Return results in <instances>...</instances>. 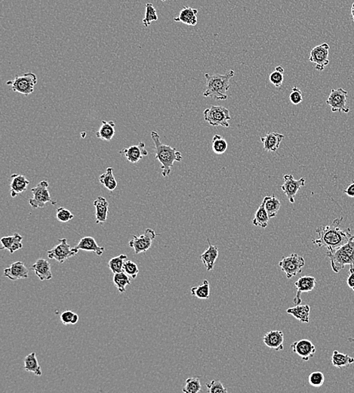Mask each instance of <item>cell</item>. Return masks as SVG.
<instances>
[{"label":"cell","instance_id":"37","mask_svg":"<svg viewBox=\"0 0 354 393\" xmlns=\"http://www.w3.org/2000/svg\"><path fill=\"white\" fill-rule=\"evenodd\" d=\"M212 147L215 154H222L228 149V142L221 135L216 134L212 138Z\"/></svg>","mask_w":354,"mask_h":393},{"label":"cell","instance_id":"18","mask_svg":"<svg viewBox=\"0 0 354 393\" xmlns=\"http://www.w3.org/2000/svg\"><path fill=\"white\" fill-rule=\"evenodd\" d=\"M263 342L268 348L276 351L284 349V334L282 331H271L265 334Z\"/></svg>","mask_w":354,"mask_h":393},{"label":"cell","instance_id":"6","mask_svg":"<svg viewBox=\"0 0 354 393\" xmlns=\"http://www.w3.org/2000/svg\"><path fill=\"white\" fill-rule=\"evenodd\" d=\"M204 119L214 127H222L228 128L231 120L228 108L222 106H211L203 112Z\"/></svg>","mask_w":354,"mask_h":393},{"label":"cell","instance_id":"17","mask_svg":"<svg viewBox=\"0 0 354 393\" xmlns=\"http://www.w3.org/2000/svg\"><path fill=\"white\" fill-rule=\"evenodd\" d=\"M28 268L22 262H15L4 270V275L11 281L28 278Z\"/></svg>","mask_w":354,"mask_h":393},{"label":"cell","instance_id":"16","mask_svg":"<svg viewBox=\"0 0 354 393\" xmlns=\"http://www.w3.org/2000/svg\"><path fill=\"white\" fill-rule=\"evenodd\" d=\"M119 154L125 156L127 161L132 164H137L143 157L148 155V151L145 148V144L142 141L138 145H132L129 148H125L119 151Z\"/></svg>","mask_w":354,"mask_h":393},{"label":"cell","instance_id":"51","mask_svg":"<svg viewBox=\"0 0 354 393\" xmlns=\"http://www.w3.org/2000/svg\"><path fill=\"white\" fill-rule=\"evenodd\" d=\"M162 2H165V1H167V0H162Z\"/></svg>","mask_w":354,"mask_h":393},{"label":"cell","instance_id":"36","mask_svg":"<svg viewBox=\"0 0 354 393\" xmlns=\"http://www.w3.org/2000/svg\"><path fill=\"white\" fill-rule=\"evenodd\" d=\"M127 260V256L120 254L117 257H114L108 262V266L114 274L123 271L124 262Z\"/></svg>","mask_w":354,"mask_h":393},{"label":"cell","instance_id":"28","mask_svg":"<svg viewBox=\"0 0 354 393\" xmlns=\"http://www.w3.org/2000/svg\"><path fill=\"white\" fill-rule=\"evenodd\" d=\"M269 220V216H268V212H267L266 209H265V201H263V202L261 203V205H260L256 212H255V217L252 220V224L255 226L265 228L268 227Z\"/></svg>","mask_w":354,"mask_h":393},{"label":"cell","instance_id":"31","mask_svg":"<svg viewBox=\"0 0 354 393\" xmlns=\"http://www.w3.org/2000/svg\"><path fill=\"white\" fill-rule=\"evenodd\" d=\"M99 181L107 189L114 191L117 187V181L114 175V169L112 167L107 168L106 172L100 175Z\"/></svg>","mask_w":354,"mask_h":393},{"label":"cell","instance_id":"4","mask_svg":"<svg viewBox=\"0 0 354 393\" xmlns=\"http://www.w3.org/2000/svg\"><path fill=\"white\" fill-rule=\"evenodd\" d=\"M234 77V71L233 70L228 71L225 74H205L206 79V89L204 91L205 97H212L216 100H227L228 95L226 92L231 88L230 80Z\"/></svg>","mask_w":354,"mask_h":393},{"label":"cell","instance_id":"2","mask_svg":"<svg viewBox=\"0 0 354 393\" xmlns=\"http://www.w3.org/2000/svg\"><path fill=\"white\" fill-rule=\"evenodd\" d=\"M151 138L155 145L156 159L158 160L161 164L162 175L163 177L168 176L171 174V169L173 167L174 163L182 161V154L177 151L176 148L162 144L159 134L156 131L151 132Z\"/></svg>","mask_w":354,"mask_h":393},{"label":"cell","instance_id":"34","mask_svg":"<svg viewBox=\"0 0 354 393\" xmlns=\"http://www.w3.org/2000/svg\"><path fill=\"white\" fill-rule=\"evenodd\" d=\"M113 281H114V285L117 287V289L121 294L125 292L126 286L131 284V281L128 278V274L124 271L114 274Z\"/></svg>","mask_w":354,"mask_h":393},{"label":"cell","instance_id":"23","mask_svg":"<svg viewBox=\"0 0 354 393\" xmlns=\"http://www.w3.org/2000/svg\"><path fill=\"white\" fill-rule=\"evenodd\" d=\"M32 269L35 272L36 275L39 278L40 281H45L52 278V274L51 271V265L49 262L45 259H39L33 265Z\"/></svg>","mask_w":354,"mask_h":393},{"label":"cell","instance_id":"30","mask_svg":"<svg viewBox=\"0 0 354 393\" xmlns=\"http://www.w3.org/2000/svg\"><path fill=\"white\" fill-rule=\"evenodd\" d=\"M265 209L268 212L269 218H274L277 217L278 213L280 210L281 203L277 198L274 196H267L264 198Z\"/></svg>","mask_w":354,"mask_h":393},{"label":"cell","instance_id":"10","mask_svg":"<svg viewBox=\"0 0 354 393\" xmlns=\"http://www.w3.org/2000/svg\"><path fill=\"white\" fill-rule=\"evenodd\" d=\"M348 95V91H345L344 88H332L329 98L327 99L326 104L330 106L332 112H343L347 114L350 112V108L347 104Z\"/></svg>","mask_w":354,"mask_h":393},{"label":"cell","instance_id":"13","mask_svg":"<svg viewBox=\"0 0 354 393\" xmlns=\"http://www.w3.org/2000/svg\"><path fill=\"white\" fill-rule=\"evenodd\" d=\"M283 185L281 186V189L283 191L284 194L286 196L288 201L291 204L295 203V198L298 191H299L301 187L305 186V178H301L300 179L295 180L294 176L291 174L285 175L283 176Z\"/></svg>","mask_w":354,"mask_h":393},{"label":"cell","instance_id":"27","mask_svg":"<svg viewBox=\"0 0 354 393\" xmlns=\"http://www.w3.org/2000/svg\"><path fill=\"white\" fill-rule=\"evenodd\" d=\"M115 132V123L114 121H103L99 130L95 135L99 139L110 141L114 138Z\"/></svg>","mask_w":354,"mask_h":393},{"label":"cell","instance_id":"24","mask_svg":"<svg viewBox=\"0 0 354 393\" xmlns=\"http://www.w3.org/2000/svg\"><path fill=\"white\" fill-rule=\"evenodd\" d=\"M198 10L185 6L180 11L179 15L174 18L176 22H182L189 26H196L197 24Z\"/></svg>","mask_w":354,"mask_h":393},{"label":"cell","instance_id":"50","mask_svg":"<svg viewBox=\"0 0 354 393\" xmlns=\"http://www.w3.org/2000/svg\"><path fill=\"white\" fill-rule=\"evenodd\" d=\"M351 15H352L353 21L354 22V2L352 4V7H351Z\"/></svg>","mask_w":354,"mask_h":393},{"label":"cell","instance_id":"26","mask_svg":"<svg viewBox=\"0 0 354 393\" xmlns=\"http://www.w3.org/2000/svg\"><path fill=\"white\" fill-rule=\"evenodd\" d=\"M288 314H292L294 318L302 323L310 322L311 307L309 305H297L286 310Z\"/></svg>","mask_w":354,"mask_h":393},{"label":"cell","instance_id":"3","mask_svg":"<svg viewBox=\"0 0 354 393\" xmlns=\"http://www.w3.org/2000/svg\"><path fill=\"white\" fill-rule=\"evenodd\" d=\"M325 257L330 260L334 272L339 273L346 265H354V235L343 245L334 250H327Z\"/></svg>","mask_w":354,"mask_h":393},{"label":"cell","instance_id":"8","mask_svg":"<svg viewBox=\"0 0 354 393\" xmlns=\"http://www.w3.org/2000/svg\"><path fill=\"white\" fill-rule=\"evenodd\" d=\"M49 183L47 181H41L37 186L31 189L33 198L29 200V204L32 208H43L45 204L51 203L52 205H56V201H52L49 191Z\"/></svg>","mask_w":354,"mask_h":393},{"label":"cell","instance_id":"47","mask_svg":"<svg viewBox=\"0 0 354 393\" xmlns=\"http://www.w3.org/2000/svg\"><path fill=\"white\" fill-rule=\"evenodd\" d=\"M344 192L350 198H354V180H353L351 185H348V188L344 191Z\"/></svg>","mask_w":354,"mask_h":393},{"label":"cell","instance_id":"25","mask_svg":"<svg viewBox=\"0 0 354 393\" xmlns=\"http://www.w3.org/2000/svg\"><path fill=\"white\" fill-rule=\"evenodd\" d=\"M75 247L78 249L79 251L82 250V251L94 252L99 257L102 255L104 252V247L98 246L95 238H92L91 236H87V237L82 238Z\"/></svg>","mask_w":354,"mask_h":393},{"label":"cell","instance_id":"7","mask_svg":"<svg viewBox=\"0 0 354 393\" xmlns=\"http://www.w3.org/2000/svg\"><path fill=\"white\" fill-rule=\"evenodd\" d=\"M279 266L285 273L287 278L290 279L302 272L305 266V260L298 254H292L288 257H283L279 261Z\"/></svg>","mask_w":354,"mask_h":393},{"label":"cell","instance_id":"21","mask_svg":"<svg viewBox=\"0 0 354 393\" xmlns=\"http://www.w3.org/2000/svg\"><path fill=\"white\" fill-rule=\"evenodd\" d=\"M285 136L278 132H269L265 136L261 137V142L263 143L264 150L267 152H276Z\"/></svg>","mask_w":354,"mask_h":393},{"label":"cell","instance_id":"45","mask_svg":"<svg viewBox=\"0 0 354 393\" xmlns=\"http://www.w3.org/2000/svg\"><path fill=\"white\" fill-rule=\"evenodd\" d=\"M75 313L73 312L72 311H65L61 314V321L64 325H68L71 324L72 322L73 318H74Z\"/></svg>","mask_w":354,"mask_h":393},{"label":"cell","instance_id":"14","mask_svg":"<svg viewBox=\"0 0 354 393\" xmlns=\"http://www.w3.org/2000/svg\"><path fill=\"white\" fill-rule=\"evenodd\" d=\"M292 351L301 357L303 361H309L316 353V347L314 345L311 340L303 339L293 343L291 345Z\"/></svg>","mask_w":354,"mask_h":393},{"label":"cell","instance_id":"20","mask_svg":"<svg viewBox=\"0 0 354 393\" xmlns=\"http://www.w3.org/2000/svg\"><path fill=\"white\" fill-rule=\"evenodd\" d=\"M207 241L208 243V248L206 251L201 254L200 260H202V263L204 266L206 268L207 271H209L213 269L215 267V262L218 260V256H219V250L216 246L212 245L210 243V241L208 238H207Z\"/></svg>","mask_w":354,"mask_h":393},{"label":"cell","instance_id":"38","mask_svg":"<svg viewBox=\"0 0 354 393\" xmlns=\"http://www.w3.org/2000/svg\"><path fill=\"white\" fill-rule=\"evenodd\" d=\"M157 20H158V15H157V10L154 8V5L152 3H147L145 16L142 21L144 27L148 28L153 21H157Z\"/></svg>","mask_w":354,"mask_h":393},{"label":"cell","instance_id":"39","mask_svg":"<svg viewBox=\"0 0 354 393\" xmlns=\"http://www.w3.org/2000/svg\"><path fill=\"white\" fill-rule=\"evenodd\" d=\"M324 381H325L324 374L319 371L311 373L308 377V382H309L310 385L314 387H322L323 385Z\"/></svg>","mask_w":354,"mask_h":393},{"label":"cell","instance_id":"40","mask_svg":"<svg viewBox=\"0 0 354 393\" xmlns=\"http://www.w3.org/2000/svg\"><path fill=\"white\" fill-rule=\"evenodd\" d=\"M123 271L128 275L135 279L138 276V273H139V268H138L136 263H135L131 261V260H125V262H124Z\"/></svg>","mask_w":354,"mask_h":393},{"label":"cell","instance_id":"29","mask_svg":"<svg viewBox=\"0 0 354 393\" xmlns=\"http://www.w3.org/2000/svg\"><path fill=\"white\" fill-rule=\"evenodd\" d=\"M24 370L29 372L34 373L35 375L40 377L42 375V370L39 364L36 352H31L24 358Z\"/></svg>","mask_w":354,"mask_h":393},{"label":"cell","instance_id":"35","mask_svg":"<svg viewBox=\"0 0 354 393\" xmlns=\"http://www.w3.org/2000/svg\"><path fill=\"white\" fill-rule=\"evenodd\" d=\"M202 390L200 379L199 377H193L187 379L185 387L182 389L183 393H198Z\"/></svg>","mask_w":354,"mask_h":393},{"label":"cell","instance_id":"48","mask_svg":"<svg viewBox=\"0 0 354 393\" xmlns=\"http://www.w3.org/2000/svg\"><path fill=\"white\" fill-rule=\"evenodd\" d=\"M79 321V315L77 314H74V318H73L72 322H71V324H75L78 322Z\"/></svg>","mask_w":354,"mask_h":393},{"label":"cell","instance_id":"32","mask_svg":"<svg viewBox=\"0 0 354 393\" xmlns=\"http://www.w3.org/2000/svg\"><path fill=\"white\" fill-rule=\"evenodd\" d=\"M332 365L335 366L336 368H342L343 367L354 364V358L335 350L332 355Z\"/></svg>","mask_w":354,"mask_h":393},{"label":"cell","instance_id":"9","mask_svg":"<svg viewBox=\"0 0 354 393\" xmlns=\"http://www.w3.org/2000/svg\"><path fill=\"white\" fill-rule=\"evenodd\" d=\"M59 244L54 248L47 251L48 257L50 260H56L59 263H63L68 259L74 257L78 254L79 250L76 247H71L68 244L66 238L58 240Z\"/></svg>","mask_w":354,"mask_h":393},{"label":"cell","instance_id":"43","mask_svg":"<svg viewBox=\"0 0 354 393\" xmlns=\"http://www.w3.org/2000/svg\"><path fill=\"white\" fill-rule=\"evenodd\" d=\"M289 100L295 105H298L300 103L302 102V101H303V95H302V91H301V89L298 88V87H293L290 95H289Z\"/></svg>","mask_w":354,"mask_h":393},{"label":"cell","instance_id":"49","mask_svg":"<svg viewBox=\"0 0 354 393\" xmlns=\"http://www.w3.org/2000/svg\"><path fill=\"white\" fill-rule=\"evenodd\" d=\"M275 71H279V72L282 73V74H283L284 73V69L282 66L276 67V69H275Z\"/></svg>","mask_w":354,"mask_h":393},{"label":"cell","instance_id":"33","mask_svg":"<svg viewBox=\"0 0 354 393\" xmlns=\"http://www.w3.org/2000/svg\"><path fill=\"white\" fill-rule=\"evenodd\" d=\"M191 294L197 298L207 300L210 296V284L207 280H204L201 285L191 288Z\"/></svg>","mask_w":354,"mask_h":393},{"label":"cell","instance_id":"11","mask_svg":"<svg viewBox=\"0 0 354 393\" xmlns=\"http://www.w3.org/2000/svg\"><path fill=\"white\" fill-rule=\"evenodd\" d=\"M157 237V234L151 228H147L144 234L140 236L133 235L129 241V247L134 249L135 254L145 253L151 248L153 241Z\"/></svg>","mask_w":354,"mask_h":393},{"label":"cell","instance_id":"22","mask_svg":"<svg viewBox=\"0 0 354 393\" xmlns=\"http://www.w3.org/2000/svg\"><path fill=\"white\" fill-rule=\"evenodd\" d=\"M94 207H95V218L97 224H104L108 219V211H109V203L104 197L99 196L94 201Z\"/></svg>","mask_w":354,"mask_h":393},{"label":"cell","instance_id":"5","mask_svg":"<svg viewBox=\"0 0 354 393\" xmlns=\"http://www.w3.org/2000/svg\"><path fill=\"white\" fill-rule=\"evenodd\" d=\"M37 84V77L34 73H27L22 76H16L15 78L6 82L13 91L28 96L34 92V87Z\"/></svg>","mask_w":354,"mask_h":393},{"label":"cell","instance_id":"44","mask_svg":"<svg viewBox=\"0 0 354 393\" xmlns=\"http://www.w3.org/2000/svg\"><path fill=\"white\" fill-rule=\"evenodd\" d=\"M284 77L282 73L279 72V71H274L271 73L270 75V81L271 84L276 87H280L283 83Z\"/></svg>","mask_w":354,"mask_h":393},{"label":"cell","instance_id":"19","mask_svg":"<svg viewBox=\"0 0 354 393\" xmlns=\"http://www.w3.org/2000/svg\"><path fill=\"white\" fill-rule=\"evenodd\" d=\"M30 181L24 175L12 174L10 183V194L11 198H16L18 194L28 189Z\"/></svg>","mask_w":354,"mask_h":393},{"label":"cell","instance_id":"12","mask_svg":"<svg viewBox=\"0 0 354 393\" xmlns=\"http://www.w3.org/2000/svg\"><path fill=\"white\" fill-rule=\"evenodd\" d=\"M329 45L326 43L314 47L311 51L309 61L316 64V71H322L329 64Z\"/></svg>","mask_w":354,"mask_h":393},{"label":"cell","instance_id":"42","mask_svg":"<svg viewBox=\"0 0 354 393\" xmlns=\"http://www.w3.org/2000/svg\"><path fill=\"white\" fill-rule=\"evenodd\" d=\"M209 393H228V390L223 386L219 380H213L210 383L205 384Z\"/></svg>","mask_w":354,"mask_h":393},{"label":"cell","instance_id":"41","mask_svg":"<svg viewBox=\"0 0 354 393\" xmlns=\"http://www.w3.org/2000/svg\"><path fill=\"white\" fill-rule=\"evenodd\" d=\"M56 218L58 221L65 223L74 218V215L68 209L59 207L57 209Z\"/></svg>","mask_w":354,"mask_h":393},{"label":"cell","instance_id":"46","mask_svg":"<svg viewBox=\"0 0 354 393\" xmlns=\"http://www.w3.org/2000/svg\"><path fill=\"white\" fill-rule=\"evenodd\" d=\"M347 284L348 287L354 291V265L350 267L349 275L347 279Z\"/></svg>","mask_w":354,"mask_h":393},{"label":"cell","instance_id":"1","mask_svg":"<svg viewBox=\"0 0 354 393\" xmlns=\"http://www.w3.org/2000/svg\"><path fill=\"white\" fill-rule=\"evenodd\" d=\"M342 219L343 218H338L334 221L333 225H322L316 228L318 238L313 240V244L319 247H326L327 250H334L348 242L353 234L349 228H340Z\"/></svg>","mask_w":354,"mask_h":393},{"label":"cell","instance_id":"15","mask_svg":"<svg viewBox=\"0 0 354 393\" xmlns=\"http://www.w3.org/2000/svg\"><path fill=\"white\" fill-rule=\"evenodd\" d=\"M316 284V278L313 276H303L298 278L295 283L297 289V294L293 300L295 306L300 305L302 303L301 294L305 292H311L315 288Z\"/></svg>","mask_w":354,"mask_h":393}]
</instances>
